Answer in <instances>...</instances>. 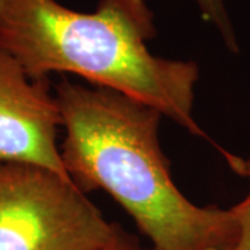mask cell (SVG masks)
Returning <instances> with one entry per match:
<instances>
[{
  "label": "cell",
  "instance_id": "obj_1",
  "mask_svg": "<svg viewBox=\"0 0 250 250\" xmlns=\"http://www.w3.org/2000/svg\"><path fill=\"white\" fill-rule=\"evenodd\" d=\"M60 159L83 193L100 189L129 215L153 250H233V208L197 206L171 177L159 138L161 113L118 92L62 78L54 88Z\"/></svg>",
  "mask_w": 250,
  "mask_h": 250
},
{
  "label": "cell",
  "instance_id": "obj_2",
  "mask_svg": "<svg viewBox=\"0 0 250 250\" xmlns=\"http://www.w3.org/2000/svg\"><path fill=\"white\" fill-rule=\"evenodd\" d=\"M147 0H99L78 11L59 0H0V47L32 80L71 74L156 108L193 136L210 141L193 116L200 68L160 57Z\"/></svg>",
  "mask_w": 250,
  "mask_h": 250
},
{
  "label": "cell",
  "instance_id": "obj_3",
  "mask_svg": "<svg viewBox=\"0 0 250 250\" xmlns=\"http://www.w3.org/2000/svg\"><path fill=\"white\" fill-rule=\"evenodd\" d=\"M111 224L68 177L0 161V250H100Z\"/></svg>",
  "mask_w": 250,
  "mask_h": 250
},
{
  "label": "cell",
  "instance_id": "obj_4",
  "mask_svg": "<svg viewBox=\"0 0 250 250\" xmlns=\"http://www.w3.org/2000/svg\"><path fill=\"white\" fill-rule=\"evenodd\" d=\"M62 117L49 80H32L0 47V161L65 175L57 142Z\"/></svg>",
  "mask_w": 250,
  "mask_h": 250
},
{
  "label": "cell",
  "instance_id": "obj_5",
  "mask_svg": "<svg viewBox=\"0 0 250 250\" xmlns=\"http://www.w3.org/2000/svg\"><path fill=\"white\" fill-rule=\"evenodd\" d=\"M202 18L217 31L228 52L238 54L241 52L239 41L233 27L232 18L227 9L225 0H193Z\"/></svg>",
  "mask_w": 250,
  "mask_h": 250
},
{
  "label": "cell",
  "instance_id": "obj_6",
  "mask_svg": "<svg viewBox=\"0 0 250 250\" xmlns=\"http://www.w3.org/2000/svg\"><path fill=\"white\" fill-rule=\"evenodd\" d=\"M223 156L233 172L250 181V152L245 159L227 150H224ZM232 208L239 224V241L233 250H250V189L248 196L238 205L232 206Z\"/></svg>",
  "mask_w": 250,
  "mask_h": 250
},
{
  "label": "cell",
  "instance_id": "obj_7",
  "mask_svg": "<svg viewBox=\"0 0 250 250\" xmlns=\"http://www.w3.org/2000/svg\"><path fill=\"white\" fill-rule=\"evenodd\" d=\"M100 250H153L150 246H143L135 235L125 231L120 224H111V232Z\"/></svg>",
  "mask_w": 250,
  "mask_h": 250
}]
</instances>
